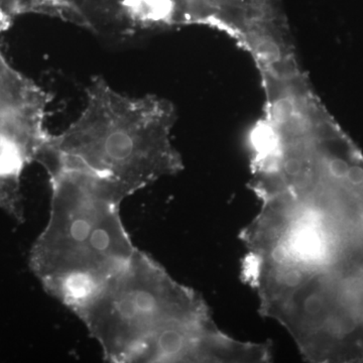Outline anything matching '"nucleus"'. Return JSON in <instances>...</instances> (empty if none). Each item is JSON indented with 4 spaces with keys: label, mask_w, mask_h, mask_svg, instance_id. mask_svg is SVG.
I'll return each mask as SVG.
<instances>
[{
    "label": "nucleus",
    "mask_w": 363,
    "mask_h": 363,
    "mask_svg": "<svg viewBox=\"0 0 363 363\" xmlns=\"http://www.w3.org/2000/svg\"><path fill=\"white\" fill-rule=\"evenodd\" d=\"M42 166L50 178L51 208L30 266L45 292L78 316L138 252L121 219L126 198L80 169Z\"/></svg>",
    "instance_id": "f257e3e1"
},
{
    "label": "nucleus",
    "mask_w": 363,
    "mask_h": 363,
    "mask_svg": "<svg viewBox=\"0 0 363 363\" xmlns=\"http://www.w3.org/2000/svg\"><path fill=\"white\" fill-rule=\"evenodd\" d=\"M78 118L50 135L37 162L80 169L128 198L162 176L175 173L180 157L171 143L176 112L168 100L130 96L95 77Z\"/></svg>",
    "instance_id": "f03ea898"
},
{
    "label": "nucleus",
    "mask_w": 363,
    "mask_h": 363,
    "mask_svg": "<svg viewBox=\"0 0 363 363\" xmlns=\"http://www.w3.org/2000/svg\"><path fill=\"white\" fill-rule=\"evenodd\" d=\"M193 300L145 253L135 252L123 271L109 281L78 315L106 362H156L164 332H198Z\"/></svg>",
    "instance_id": "7ed1b4c3"
},
{
    "label": "nucleus",
    "mask_w": 363,
    "mask_h": 363,
    "mask_svg": "<svg viewBox=\"0 0 363 363\" xmlns=\"http://www.w3.org/2000/svg\"><path fill=\"white\" fill-rule=\"evenodd\" d=\"M149 9L155 26L202 23L269 33L284 23L278 0H150Z\"/></svg>",
    "instance_id": "20e7f679"
},
{
    "label": "nucleus",
    "mask_w": 363,
    "mask_h": 363,
    "mask_svg": "<svg viewBox=\"0 0 363 363\" xmlns=\"http://www.w3.org/2000/svg\"><path fill=\"white\" fill-rule=\"evenodd\" d=\"M304 309L306 313L310 316H316L320 313L323 312L325 309V298L323 296L319 294H312L307 297L304 303Z\"/></svg>",
    "instance_id": "39448f33"
},
{
    "label": "nucleus",
    "mask_w": 363,
    "mask_h": 363,
    "mask_svg": "<svg viewBox=\"0 0 363 363\" xmlns=\"http://www.w3.org/2000/svg\"><path fill=\"white\" fill-rule=\"evenodd\" d=\"M285 169L289 175L297 176L301 173L302 164H301V162L298 161L297 159H289L285 162Z\"/></svg>",
    "instance_id": "423d86ee"
},
{
    "label": "nucleus",
    "mask_w": 363,
    "mask_h": 363,
    "mask_svg": "<svg viewBox=\"0 0 363 363\" xmlns=\"http://www.w3.org/2000/svg\"><path fill=\"white\" fill-rule=\"evenodd\" d=\"M285 281L288 286H297L300 283V274L297 272H288L285 277Z\"/></svg>",
    "instance_id": "0eeeda50"
},
{
    "label": "nucleus",
    "mask_w": 363,
    "mask_h": 363,
    "mask_svg": "<svg viewBox=\"0 0 363 363\" xmlns=\"http://www.w3.org/2000/svg\"><path fill=\"white\" fill-rule=\"evenodd\" d=\"M274 255V259L278 260L279 262H286V257H288V253H286L285 248L283 247H277Z\"/></svg>",
    "instance_id": "6e6552de"
}]
</instances>
